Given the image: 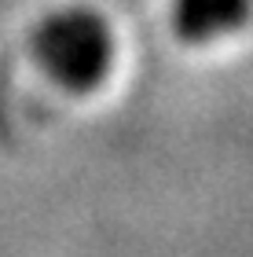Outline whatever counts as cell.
I'll use <instances>...</instances> for the list:
<instances>
[{
  "label": "cell",
  "instance_id": "obj_1",
  "mask_svg": "<svg viewBox=\"0 0 253 257\" xmlns=\"http://www.w3.org/2000/svg\"><path fill=\"white\" fill-rule=\"evenodd\" d=\"M33 52L59 85L88 88L103 77L114 44L103 15L88 8H59L41 19L33 33Z\"/></svg>",
  "mask_w": 253,
  "mask_h": 257
},
{
  "label": "cell",
  "instance_id": "obj_2",
  "mask_svg": "<svg viewBox=\"0 0 253 257\" xmlns=\"http://www.w3.org/2000/svg\"><path fill=\"white\" fill-rule=\"evenodd\" d=\"M249 0H172L176 33L187 41H209L242 22Z\"/></svg>",
  "mask_w": 253,
  "mask_h": 257
}]
</instances>
